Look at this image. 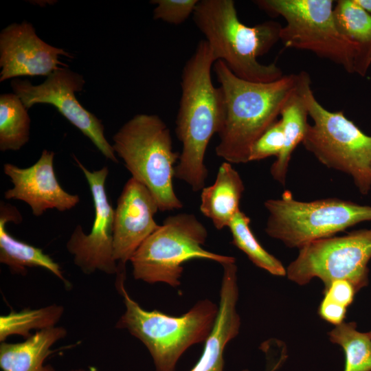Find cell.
<instances>
[{"instance_id": "obj_27", "label": "cell", "mask_w": 371, "mask_h": 371, "mask_svg": "<svg viewBox=\"0 0 371 371\" xmlns=\"http://www.w3.org/2000/svg\"><path fill=\"white\" fill-rule=\"evenodd\" d=\"M199 0H153V19L180 25L193 14Z\"/></svg>"}, {"instance_id": "obj_13", "label": "cell", "mask_w": 371, "mask_h": 371, "mask_svg": "<svg viewBox=\"0 0 371 371\" xmlns=\"http://www.w3.org/2000/svg\"><path fill=\"white\" fill-rule=\"evenodd\" d=\"M159 211L150 190L131 177L124 186L114 210L113 232V258L120 270L143 242L159 227L154 218Z\"/></svg>"}, {"instance_id": "obj_31", "label": "cell", "mask_w": 371, "mask_h": 371, "mask_svg": "<svg viewBox=\"0 0 371 371\" xmlns=\"http://www.w3.org/2000/svg\"><path fill=\"white\" fill-rule=\"evenodd\" d=\"M69 371H96V370L93 369L85 370L83 368H78V369L71 370Z\"/></svg>"}, {"instance_id": "obj_26", "label": "cell", "mask_w": 371, "mask_h": 371, "mask_svg": "<svg viewBox=\"0 0 371 371\" xmlns=\"http://www.w3.org/2000/svg\"><path fill=\"white\" fill-rule=\"evenodd\" d=\"M284 145V133L280 120H278L265 131L251 146L249 161H259L271 156L280 155Z\"/></svg>"}, {"instance_id": "obj_15", "label": "cell", "mask_w": 371, "mask_h": 371, "mask_svg": "<svg viewBox=\"0 0 371 371\" xmlns=\"http://www.w3.org/2000/svg\"><path fill=\"white\" fill-rule=\"evenodd\" d=\"M54 159L53 151L43 150L38 161L30 167L4 164L3 172L13 184L4 192V197L26 203L35 216L49 209L65 212L76 207L80 197L61 187L55 175Z\"/></svg>"}, {"instance_id": "obj_16", "label": "cell", "mask_w": 371, "mask_h": 371, "mask_svg": "<svg viewBox=\"0 0 371 371\" xmlns=\"http://www.w3.org/2000/svg\"><path fill=\"white\" fill-rule=\"evenodd\" d=\"M223 268L218 314L201 356L190 371H223V353L227 344L238 334L240 319L236 311L238 298L236 262Z\"/></svg>"}, {"instance_id": "obj_10", "label": "cell", "mask_w": 371, "mask_h": 371, "mask_svg": "<svg viewBox=\"0 0 371 371\" xmlns=\"http://www.w3.org/2000/svg\"><path fill=\"white\" fill-rule=\"evenodd\" d=\"M299 249L297 257L286 269L290 280L304 285L318 278L326 289L335 280H346L357 292L368 285L371 229L316 240Z\"/></svg>"}, {"instance_id": "obj_6", "label": "cell", "mask_w": 371, "mask_h": 371, "mask_svg": "<svg viewBox=\"0 0 371 371\" xmlns=\"http://www.w3.org/2000/svg\"><path fill=\"white\" fill-rule=\"evenodd\" d=\"M207 237L203 224L192 214L168 216L133 255L130 262L135 279L147 283L181 284L183 264L192 259L213 260L221 265L235 258L210 252L203 245Z\"/></svg>"}, {"instance_id": "obj_18", "label": "cell", "mask_w": 371, "mask_h": 371, "mask_svg": "<svg viewBox=\"0 0 371 371\" xmlns=\"http://www.w3.org/2000/svg\"><path fill=\"white\" fill-rule=\"evenodd\" d=\"M244 190L239 173L232 164L224 161L218 168L214 183L201 190L200 211L217 229L228 227L240 210L239 204Z\"/></svg>"}, {"instance_id": "obj_3", "label": "cell", "mask_w": 371, "mask_h": 371, "mask_svg": "<svg viewBox=\"0 0 371 371\" xmlns=\"http://www.w3.org/2000/svg\"><path fill=\"white\" fill-rule=\"evenodd\" d=\"M192 18L215 62H223L239 78L269 82L284 76L276 63L258 60L280 41L282 26L278 22L267 21L248 26L238 19L232 0H199Z\"/></svg>"}, {"instance_id": "obj_21", "label": "cell", "mask_w": 371, "mask_h": 371, "mask_svg": "<svg viewBox=\"0 0 371 371\" xmlns=\"http://www.w3.org/2000/svg\"><path fill=\"white\" fill-rule=\"evenodd\" d=\"M334 16L340 32L355 47V74L365 76L371 65V14L355 0H339Z\"/></svg>"}, {"instance_id": "obj_12", "label": "cell", "mask_w": 371, "mask_h": 371, "mask_svg": "<svg viewBox=\"0 0 371 371\" xmlns=\"http://www.w3.org/2000/svg\"><path fill=\"white\" fill-rule=\"evenodd\" d=\"M74 159L85 175L92 195L94 220L90 233L85 234L80 225L74 229L66 247L74 264L85 274L100 271L107 274L120 271L113 254L114 210L108 199L105 182L109 168L89 170L75 156Z\"/></svg>"}, {"instance_id": "obj_17", "label": "cell", "mask_w": 371, "mask_h": 371, "mask_svg": "<svg viewBox=\"0 0 371 371\" xmlns=\"http://www.w3.org/2000/svg\"><path fill=\"white\" fill-rule=\"evenodd\" d=\"M22 216L19 210L10 204L1 202L0 205V262L7 265L14 273L25 275L29 267H41L48 270L69 287L60 265L43 251L21 241L7 231L6 224H19Z\"/></svg>"}, {"instance_id": "obj_2", "label": "cell", "mask_w": 371, "mask_h": 371, "mask_svg": "<svg viewBox=\"0 0 371 371\" xmlns=\"http://www.w3.org/2000/svg\"><path fill=\"white\" fill-rule=\"evenodd\" d=\"M213 71L224 95L225 110L216 154L232 164L248 163L251 146L278 120L307 73L256 82L239 78L221 60L214 63Z\"/></svg>"}, {"instance_id": "obj_11", "label": "cell", "mask_w": 371, "mask_h": 371, "mask_svg": "<svg viewBox=\"0 0 371 371\" xmlns=\"http://www.w3.org/2000/svg\"><path fill=\"white\" fill-rule=\"evenodd\" d=\"M85 83L82 75L61 67L38 85H34L29 80L16 79L11 82V87L27 109L38 103L54 106L106 159L117 163L118 160L113 146L104 136L102 121L82 106L76 97L75 93L82 91Z\"/></svg>"}, {"instance_id": "obj_24", "label": "cell", "mask_w": 371, "mask_h": 371, "mask_svg": "<svg viewBox=\"0 0 371 371\" xmlns=\"http://www.w3.org/2000/svg\"><path fill=\"white\" fill-rule=\"evenodd\" d=\"M249 223V218L242 211L236 214L228 226L233 244L244 252L258 267L274 276L286 275V269L282 262L259 243L251 232Z\"/></svg>"}, {"instance_id": "obj_29", "label": "cell", "mask_w": 371, "mask_h": 371, "mask_svg": "<svg viewBox=\"0 0 371 371\" xmlns=\"http://www.w3.org/2000/svg\"><path fill=\"white\" fill-rule=\"evenodd\" d=\"M346 307L324 297L318 310L320 317L336 326L341 324L346 317Z\"/></svg>"}, {"instance_id": "obj_5", "label": "cell", "mask_w": 371, "mask_h": 371, "mask_svg": "<svg viewBox=\"0 0 371 371\" xmlns=\"http://www.w3.org/2000/svg\"><path fill=\"white\" fill-rule=\"evenodd\" d=\"M113 141L115 155L131 177L150 190L159 211L183 207L172 182L180 153L173 150L170 131L158 115H135L117 131Z\"/></svg>"}, {"instance_id": "obj_4", "label": "cell", "mask_w": 371, "mask_h": 371, "mask_svg": "<svg viewBox=\"0 0 371 371\" xmlns=\"http://www.w3.org/2000/svg\"><path fill=\"white\" fill-rule=\"evenodd\" d=\"M117 276V288L126 309L116 328L128 330L144 344L156 371H175L178 359L188 348L205 342L214 326L218 306L207 299L200 300L181 316L146 311L127 293L124 286L125 272Z\"/></svg>"}, {"instance_id": "obj_20", "label": "cell", "mask_w": 371, "mask_h": 371, "mask_svg": "<svg viewBox=\"0 0 371 371\" xmlns=\"http://www.w3.org/2000/svg\"><path fill=\"white\" fill-rule=\"evenodd\" d=\"M310 81V76L306 74L301 85L289 99L280 113L284 145L280 155L271 165L270 172L273 178L282 186L286 183L292 154L297 145L302 142L309 124L307 121L309 115L304 89Z\"/></svg>"}, {"instance_id": "obj_7", "label": "cell", "mask_w": 371, "mask_h": 371, "mask_svg": "<svg viewBox=\"0 0 371 371\" xmlns=\"http://www.w3.org/2000/svg\"><path fill=\"white\" fill-rule=\"evenodd\" d=\"M311 81L304 95L308 124L302 141L304 148L323 165L352 177L361 194L371 190V136L365 134L342 111H330L315 98Z\"/></svg>"}, {"instance_id": "obj_19", "label": "cell", "mask_w": 371, "mask_h": 371, "mask_svg": "<svg viewBox=\"0 0 371 371\" xmlns=\"http://www.w3.org/2000/svg\"><path fill=\"white\" fill-rule=\"evenodd\" d=\"M67 335L62 326L38 330L20 343L1 342L0 368L2 371H55L45 361L52 353L51 348Z\"/></svg>"}, {"instance_id": "obj_1", "label": "cell", "mask_w": 371, "mask_h": 371, "mask_svg": "<svg viewBox=\"0 0 371 371\" xmlns=\"http://www.w3.org/2000/svg\"><path fill=\"white\" fill-rule=\"evenodd\" d=\"M215 60L205 39L200 41L181 73V95L176 118V135L182 144L175 178L194 192L205 186L208 170L205 152L212 136L221 132L225 120V100L214 86L211 72Z\"/></svg>"}, {"instance_id": "obj_9", "label": "cell", "mask_w": 371, "mask_h": 371, "mask_svg": "<svg viewBox=\"0 0 371 371\" xmlns=\"http://www.w3.org/2000/svg\"><path fill=\"white\" fill-rule=\"evenodd\" d=\"M254 3L285 20L280 34L285 47L311 52L355 74L357 50L337 25L333 0H257Z\"/></svg>"}, {"instance_id": "obj_23", "label": "cell", "mask_w": 371, "mask_h": 371, "mask_svg": "<svg viewBox=\"0 0 371 371\" xmlns=\"http://www.w3.org/2000/svg\"><path fill=\"white\" fill-rule=\"evenodd\" d=\"M64 313L61 305L51 304L47 306L20 311H12L0 317V341L3 342L12 335H20L25 339L32 334V330H41L56 326Z\"/></svg>"}, {"instance_id": "obj_25", "label": "cell", "mask_w": 371, "mask_h": 371, "mask_svg": "<svg viewBox=\"0 0 371 371\" xmlns=\"http://www.w3.org/2000/svg\"><path fill=\"white\" fill-rule=\"evenodd\" d=\"M330 340L345 353L344 371H371V335L357 330L355 322H342L329 333Z\"/></svg>"}, {"instance_id": "obj_28", "label": "cell", "mask_w": 371, "mask_h": 371, "mask_svg": "<svg viewBox=\"0 0 371 371\" xmlns=\"http://www.w3.org/2000/svg\"><path fill=\"white\" fill-rule=\"evenodd\" d=\"M357 293L353 285L346 280H337L324 289V297L345 307L350 305Z\"/></svg>"}, {"instance_id": "obj_32", "label": "cell", "mask_w": 371, "mask_h": 371, "mask_svg": "<svg viewBox=\"0 0 371 371\" xmlns=\"http://www.w3.org/2000/svg\"><path fill=\"white\" fill-rule=\"evenodd\" d=\"M370 335H371V331L370 332Z\"/></svg>"}, {"instance_id": "obj_30", "label": "cell", "mask_w": 371, "mask_h": 371, "mask_svg": "<svg viewBox=\"0 0 371 371\" xmlns=\"http://www.w3.org/2000/svg\"><path fill=\"white\" fill-rule=\"evenodd\" d=\"M365 11L371 14V0H355Z\"/></svg>"}, {"instance_id": "obj_14", "label": "cell", "mask_w": 371, "mask_h": 371, "mask_svg": "<svg viewBox=\"0 0 371 371\" xmlns=\"http://www.w3.org/2000/svg\"><path fill=\"white\" fill-rule=\"evenodd\" d=\"M59 56L72 58L63 49L41 40L31 23L23 21L4 28L0 34V81L19 76H48L67 65Z\"/></svg>"}, {"instance_id": "obj_8", "label": "cell", "mask_w": 371, "mask_h": 371, "mask_svg": "<svg viewBox=\"0 0 371 371\" xmlns=\"http://www.w3.org/2000/svg\"><path fill=\"white\" fill-rule=\"evenodd\" d=\"M269 212L265 232L289 247L300 249L319 239L334 236L361 222L371 221V206L328 198L295 199L290 191L264 203Z\"/></svg>"}, {"instance_id": "obj_22", "label": "cell", "mask_w": 371, "mask_h": 371, "mask_svg": "<svg viewBox=\"0 0 371 371\" xmlns=\"http://www.w3.org/2000/svg\"><path fill=\"white\" fill-rule=\"evenodd\" d=\"M27 109L15 93L0 96V150H20L30 139Z\"/></svg>"}]
</instances>
